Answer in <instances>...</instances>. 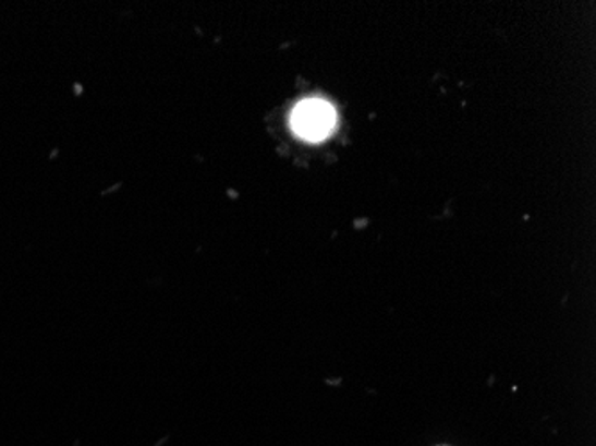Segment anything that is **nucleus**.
Returning a JSON list of instances; mask_svg holds the SVG:
<instances>
[{"mask_svg":"<svg viewBox=\"0 0 596 446\" xmlns=\"http://www.w3.org/2000/svg\"><path fill=\"white\" fill-rule=\"evenodd\" d=\"M336 125V111L321 98H306L291 113V129L306 142L326 140Z\"/></svg>","mask_w":596,"mask_h":446,"instance_id":"obj_1","label":"nucleus"}]
</instances>
